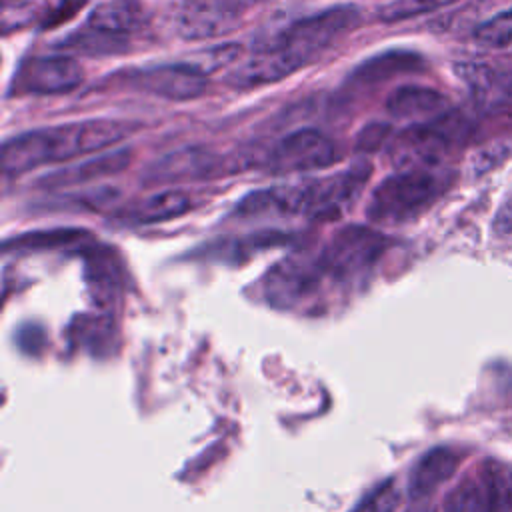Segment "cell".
Instances as JSON below:
<instances>
[{
	"mask_svg": "<svg viewBox=\"0 0 512 512\" xmlns=\"http://www.w3.org/2000/svg\"><path fill=\"white\" fill-rule=\"evenodd\" d=\"M126 130V124L114 120H86L34 130L4 142L2 170L6 174H22L40 164L62 162L78 154L96 152L118 142Z\"/></svg>",
	"mask_w": 512,
	"mask_h": 512,
	"instance_id": "6da1fadb",
	"label": "cell"
},
{
	"mask_svg": "<svg viewBox=\"0 0 512 512\" xmlns=\"http://www.w3.org/2000/svg\"><path fill=\"white\" fill-rule=\"evenodd\" d=\"M440 192V178L428 168L404 170L382 180L368 202L372 222L398 224L420 214Z\"/></svg>",
	"mask_w": 512,
	"mask_h": 512,
	"instance_id": "7a4b0ae2",
	"label": "cell"
},
{
	"mask_svg": "<svg viewBox=\"0 0 512 512\" xmlns=\"http://www.w3.org/2000/svg\"><path fill=\"white\" fill-rule=\"evenodd\" d=\"M356 22L358 10L354 6L330 8L322 14H314L294 22L290 28L280 32L270 42V46L280 48L294 62H298V66H304Z\"/></svg>",
	"mask_w": 512,
	"mask_h": 512,
	"instance_id": "3957f363",
	"label": "cell"
},
{
	"mask_svg": "<svg viewBox=\"0 0 512 512\" xmlns=\"http://www.w3.org/2000/svg\"><path fill=\"white\" fill-rule=\"evenodd\" d=\"M386 248V238L366 226L342 228L322 250L320 264L326 276L348 282L364 276Z\"/></svg>",
	"mask_w": 512,
	"mask_h": 512,
	"instance_id": "277c9868",
	"label": "cell"
},
{
	"mask_svg": "<svg viewBox=\"0 0 512 512\" xmlns=\"http://www.w3.org/2000/svg\"><path fill=\"white\" fill-rule=\"evenodd\" d=\"M456 134L458 130L448 116H440L430 124L410 126L392 142L390 158L394 166L404 170L430 168L444 158Z\"/></svg>",
	"mask_w": 512,
	"mask_h": 512,
	"instance_id": "5b68a950",
	"label": "cell"
},
{
	"mask_svg": "<svg viewBox=\"0 0 512 512\" xmlns=\"http://www.w3.org/2000/svg\"><path fill=\"white\" fill-rule=\"evenodd\" d=\"M324 270L318 258L294 254L276 264L266 278V296L276 308H292L308 298L320 284Z\"/></svg>",
	"mask_w": 512,
	"mask_h": 512,
	"instance_id": "8992f818",
	"label": "cell"
},
{
	"mask_svg": "<svg viewBox=\"0 0 512 512\" xmlns=\"http://www.w3.org/2000/svg\"><path fill=\"white\" fill-rule=\"evenodd\" d=\"M336 158L338 154L330 138L314 128H302L276 144L268 166L274 174H286L326 168Z\"/></svg>",
	"mask_w": 512,
	"mask_h": 512,
	"instance_id": "52a82bcc",
	"label": "cell"
},
{
	"mask_svg": "<svg viewBox=\"0 0 512 512\" xmlns=\"http://www.w3.org/2000/svg\"><path fill=\"white\" fill-rule=\"evenodd\" d=\"M242 14L240 0H184L178 12V32L188 40L218 38L234 32Z\"/></svg>",
	"mask_w": 512,
	"mask_h": 512,
	"instance_id": "ba28073f",
	"label": "cell"
},
{
	"mask_svg": "<svg viewBox=\"0 0 512 512\" xmlns=\"http://www.w3.org/2000/svg\"><path fill=\"white\" fill-rule=\"evenodd\" d=\"M368 176L370 166L356 164L342 174L304 184V214L312 218H338V214L360 194Z\"/></svg>",
	"mask_w": 512,
	"mask_h": 512,
	"instance_id": "9c48e42d",
	"label": "cell"
},
{
	"mask_svg": "<svg viewBox=\"0 0 512 512\" xmlns=\"http://www.w3.org/2000/svg\"><path fill=\"white\" fill-rule=\"evenodd\" d=\"M20 86L36 94L70 92L82 82V68L70 56H38L20 68Z\"/></svg>",
	"mask_w": 512,
	"mask_h": 512,
	"instance_id": "30bf717a",
	"label": "cell"
},
{
	"mask_svg": "<svg viewBox=\"0 0 512 512\" xmlns=\"http://www.w3.org/2000/svg\"><path fill=\"white\" fill-rule=\"evenodd\" d=\"M130 82L150 94L168 100H190L206 90V78L192 72L186 64H166L150 70H142L130 78Z\"/></svg>",
	"mask_w": 512,
	"mask_h": 512,
	"instance_id": "8fae6325",
	"label": "cell"
},
{
	"mask_svg": "<svg viewBox=\"0 0 512 512\" xmlns=\"http://www.w3.org/2000/svg\"><path fill=\"white\" fill-rule=\"evenodd\" d=\"M300 66L286 52L274 46H266L256 52L252 58L242 62L228 78V82L236 88H254L270 82H278L288 74L296 72Z\"/></svg>",
	"mask_w": 512,
	"mask_h": 512,
	"instance_id": "7c38bea8",
	"label": "cell"
},
{
	"mask_svg": "<svg viewBox=\"0 0 512 512\" xmlns=\"http://www.w3.org/2000/svg\"><path fill=\"white\" fill-rule=\"evenodd\" d=\"M386 108L394 118L428 120V118L444 116L448 108V100L432 88L402 86L388 96Z\"/></svg>",
	"mask_w": 512,
	"mask_h": 512,
	"instance_id": "4fadbf2b",
	"label": "cell"
},
{
	"mask_svg": "<svg viewBox=\"0 0 512 512\" xmlns=\"http://www.w3.org/2000/svg\"><path fill=\"white\" fill-rule=\"evenodd\" d=\"M458 466V454L450 448H434L426 452L414 466L408 482L412 498H424L448 480Z\"/></svg>",
	"mask_w": 512,
	"mask_h": 512,
	"instance_id": "5bb4252c",
	"label": "cell"
},
{
	"mask_svg": "<svg viewBox=\"0 0 512 512\" xmlns=\"http://www.w3.org/2000/svg\"><path fill=\"white\" fill-rule=\"evenodd\" d=\"M86 284L96 304L110 306L120 292L122 276L114 254L104 248H90L86 252Z\"/></svg>",
	"mask_w": 512,
	"mask_h": 512,
	"instance_id": "9a60e30c",
	"label": "cell"
},
{
	"mask_svg": "<svg viewBox=\"0 0 512 512\" xmlns=\"http://www.w3.org/2000/svg\"><path fill=\"white\" fill-rule=\"evenodd\" d=\"M130 152L128 150H118L112 154H104L98 156L94 160L58 170L46 178H42V182L46 186H70V184H80V182H88V180H96V178H104L110 174L120 172L122 168H126L130 164Z\"/></svg>",
	"mask_w": 512,
	"mask_h": 512,
	"instance_id": "2e32d148",
	"label": "cell"
},
{
	"mask_svg": "<svg viewBox=\"0 0 512 512\" xmlns=\"http://www.w3.org/2000/svg\"><path fill=\"white\" fill-rule=\"evenodd\" d=\"M444 512H494L492 486L482 466L474 476L462 480L446 498Z\"/></svg>",
	"mask_w": 512,
	"mask_h": 512,
	"instance_id": "e0dca14e",
	"label": "cell"
},
{
	"mask_svg": "<svg viewBox=\"0 0 512 512\" xmlns=\"http://www.w3.org/2000/svg\"><path fill=\"white\" fill-rule=\"evenodd\" d=\"M138 6L132 0H110L104 4H98L90 16L88 26L92 30L104 32V34H124L138 26Z\"/></svg>",
	"mask_w": 512,
	"mask_h": 512,
	"instance_id": "ac0fdd59",
	"label": "cell"
},
{
	"mask_svg": "<svg viewBox=\"0 0 512 512\" xmlns=\"http://www.w3.org/2000/svg\"><path fill=\"white\" fill-rule=\"evenodd\" d=\"M210 170V156L198 150H184L166 156L156 166H152L150 180L152 182H170L186 176L206 174Z\"/></svg>",
	"mask_w": 512,
	"mask_h": 512,
	"instance_id": "d6986e66",
	"label": "cell"
},
{
	"mask_svg": "<svg viewBox=\"0 0 512 512\" xmlns=\"http://www.w3.org/2000/svg\"><path fill=\"white\" fill-rule=\"evenodd\" d=\"M192 202L190 196L180 190H166L160 192L148 200H144L136 210L134 218L140 222H158V220H170L174 216L184 214L190 210Z\"/></svg>",
	"mask_w": 512,
	"mask_h": 512,
	"instance_id": "ffe728a7",
	"label": "cell"
},
{
	"mask_svg": "<svg viewBox=\"0 0 512 512\" xmlns=\"http://www.w3.org/2000/svg\"><path fill=\"white\" fill-rule=\"evenodd\" d=\"M418 64V56L414 54H406V52H390V54H382L378 58H372L370 62L362 64L356 70V78L362 80L364 84H372V82H380L386 80L402 70H410L416 68Z\"/></svg>",
	"mask_w": 512,
	"mask_h": 512,
	"instance_id": "44dd1931",
	"label": "cell"
},
{
	"mask_svg": "<svg viewBox=\"0 0 512 512\" xmlns=\"http://www.w3.org/2000/svg\"><path fill=\"white\" fill-rule=\"evenodd\" d=\"M240 52H242V48L236 42L216 44L212 48H206V50H200V52L192 54L182 64H186L192 72H196V74L206 78V76H210V74L230 66L240 56Z\"/></svg>",
	"mask_w": 512,
	"mask_h": 512,
	"instance_id": "7402d4cb",
	"label": "cell"
},
{
	"mask_svg": "<svg viewBox=\"0 0 512 512\" xmlns=\"http://www.w3.org/2000/svg\"><path fill=\"white\" fill-rule=\"evenodd\" d=\"M114 326L110 318L104 316H82L74 324V338L80 346L90 348L92 352H100L112 342Z\"/></svg>",
	"mask_w": 512,
	"mask_h": 512,
	"instance_id": "603a6c76",
	"label": "cell"
},
{
	"mask_svg": "<svg viewBox=\"0 0 512 512\" xmlns=\"http://www.w3.org/2000/svg\"><path fill=\"white\" fill-rule=\"evenodd\" d=\"M88 238L86 230H48V232H32L20 238H14L6 246H14L18 250H40V248H54V246H68V244H82Z\"/></svg>",
	"mask_w": 512,
	"mask_h": 512,
	"instance_id": "cb8c5ba5",
	"label": "cell"
},
{
	"mask_svg": "<svg viewBox=\"0 0 512 512\" xmlns=\"http://www.w3.org/2000/svg\"><path fill=\"white\" fill-rule=\"evenodd\" d=\"M476 42L488 48H506L512 44V8L498 12L474 30Z\"/></svg>",
	"mask_w": 512,
	"mask_h": 512,
	"instance_id": "d4e9b609",
	"label": "cell"
},
{
	"mask_svg": "<svg viewBox=\"0 0 512 512\" xmlns=\"http://www.w3.org/2000/svg\"><path fill=\"white\" fill-rule=\"evenodd\" d=\"M454 72L476 98H486L494 90L496 74L482 62H460L454 66Z\"/></svg>",
	"mask_w": 512,
	"mask_h": 512,
	"instance_id": "484cf974",
	"label": "cell"
},
{
	"mask_svg": "<svg viewBox=\"0 0 512 512\" xmlns=\"http://www.w3.org/2000/svg\"><path fill=\"white\" fill-rule=\"evenodd\" d=\"M398 500L400 496H398L396 482L384 480L370 494H366L352 512H396Z\"/></svg>",
	"mask_w": 512,
	"mask_h": 512,
	"instance_id": "4316f807",
	"label": "cell"
},
{
	"mask_svg": "<svg viewBox=\"0 0 512 512\" xmlns=\"http://www.w3.org/2000/svg\"><path fill=\"white\" fill-rule=\"evenodd\" d=\"M450 2L452 0H394L388 6H384L378 16L386 22H394V20L410 18V16L440 8V6L450 4Z\"/></svg>",
	"mask_w": 512,
	"mask_h": 512,
	"instance_id": "83f0119b",
	"label": "cell"
},
{
	"mask_svg": "<svg viewBox=\"0 0 512 512\" xmlns=\"http://www.w3.org/2000/svg\"><path fill=\"white\" fill-rule=\"evenodd\" d=\"M14 12V18L12 22L4 28V32L10 30V26H18L26 20L32 18V12H34V4L30 0H4V14H10ZM2 14V16H4Z\"/></svg>",
	"mask_w": 512,
	"mask_h": 512,
	"instance_id": "f1b7e54d",
	"label": "cell"
},
{
	"mask_svg": "<svg viewBox=\"0 0 512 512\" xmlns=\"http://www.w3.org/2000/svg\"><path fill=\"white\" fill-rule=\"evenodd\" d=\"M388 132H390V128H388L386 124H370V126L364 128V132L360 134V138H358V148H360V150H376V148L384 142V138H386Z\"/></svg>",
	"mask_w": 512,
	"mask_h": 512,
	"instance_id": "f546056e",
	"label": "cell"
},
{
	"mask_svg": "<svg viewBox=\"0 0 512 512\" xmlns=\"http://www.w3.org/2000/svg\"><path fill=\"white\" fill-rule=\"evenodd\" d=\"M494 230L498 234H512V190L500 204L496 218H494Z\"/></svg>",
	"mask_w": 512,
	"mask_h": 512,
	"instance_id": "4dcf8cb0",
	"label": "cell"
},
{
	"mask_svg": "<svg viewBox=\"0 0 512 512\" xmlns=\"http://www.w3.org/2000/svg\"><path fill=\"white\" fill-rule=\"evenodd\" d=\"M408 512H432V508L426 504H418V506H412Z\"/></svg>",
	"mask_w": 512,
	"mask_h": 512,
	"instance_id": "1f68e13d",
	"label": "cell"
}]
</instances>
